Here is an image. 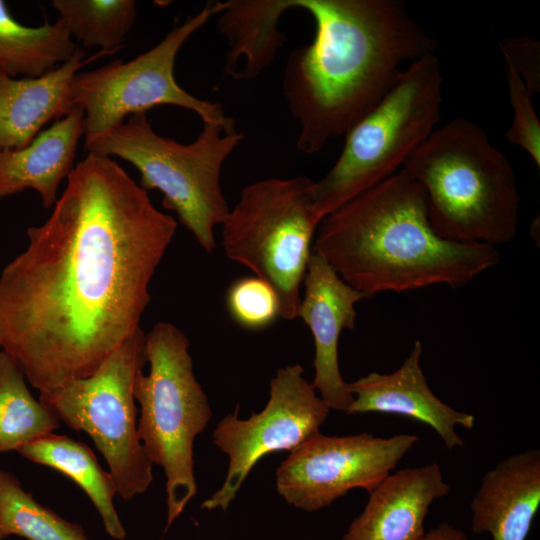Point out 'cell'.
Wrapping results in <instances>:
<instances>
[{"label":"cell","mask_w":540,"mask_h":540,"mask_svg":"<svg viewBox=\"0 0 540 540\" xmlns=\"http://www.w3.org/2000/svg\"><path fill=\"white\" fill-rule=\"evenodd\" d=\"M177 229L111 157L89 153L0 275V348L40 393L92 375L140 328Z\"/></svg>","instance_id":"cell-1"},{"label":"cell","mask_w":540,"mask_h":540,"mask_svg":"<svg viewBox=\"0 0 540 540\" xmlns=\"http://www.w3.org/2000/svg\"><path fill=\"white\" fill-rule=\"evenodd\" d=\"M315 22L293 50L282 90L299 126L297 149L321 151L345 136L391 90L403 65L434 54L437 41L398 0H293Z\"/></svg>","instance_id":"cell-2"},{"label":"cell","mask_w":540,"mask_h":540,"mask_svg":"<svg viewBox=\"0 0 540 540\" xmlns=\"http://www.w3.org/2000/svg\"><path fill=\"white\" fill-rule=\"evenodd\" d=\"M312 252L367 298L433 285L456 289L500 261L494 246L439 237L424 189L403 168L324 217Z\"/></svg>","instance_id":"cell-3"},{"label":"cell","mask_w":540,"mask_h":540,"mask_svg":"<svg viewBox=\"0 0 540 540\" xmlns=\"http://www.w3.org/2000/svg\"><path fill=\"white\" fill-rule=\"evenodd\" d=\"M403 169L424 189L429 223L442 239L496 247L515 237V172L478 124L459 117L435 128Z\"/></svg>","instance_id":"cell-4"},{"label":"cell","mask_w":540,"mask_h":540,"mask_svg":"<svg viewBox=\"0 0 540 540\" xmlns=\"http://www.w3.org/2000/svg\"><path fill=\"white\" fill-rule=\"evenodd\" d=\"M234 119L205 121L189 144L158 135L146 113L103 132L85 136V149L95 155L117 156L140 174V186L162 193V205L176 213L179 222L198 244L211 253L216 247L215 228L221 226L229 206L221 186L224 163L243 139Z\"/></svg>","instance_id":"cell-5"},{"label":"cell","mask_w":540,"mask_h":540,"mask_svg":"<svg viewBox=\"0 0 540 540\" xmlns=\"http://www.w3.org/2000/svg\"><path fill=\"white\" fill-rule=\"evenodd\" d=\"M443 76L435 54L409 64L385 97L345 135L312 198L323 219L389 178L434 131L441 115Z\"/></svg>","instance_id":"cell-6"},{"label":"cell","mask_w":540,"mask_h":540,"mask_svg":"<svg viewBox=\"0 0 540 540\" xmlns=\"http://www.w3.org/2000/svg\"><path fill=\"white\" fill-rule=\"evenodd\" d=\"M189 346L174 324H154L145 334L149 373L140 371L134 383L140 406L138 437L166 478L167 528L197 493L194 441L212 417L208 397L194 375Z\"/></svg>","instance_id":"cell-7"},{"label":"cell","mask_w":540,"mask_h":540,"mask_svg":"<svg viewBox=\"0 0 540 540\" xmlns=\"http://www.w3.org/2000/svg\"><path fill=\"white\" fill-rule=\"evenodd\" d=\"M307 176L270 177L244 187L221 224L226 256L275 291L280 317L298 318L301 287L322 221Z\"/></svg>","instance_id":"cell-8"},{"label":"cell","mask_w":540,"mask_h":540,"mask_svg":"<svg viewBox=\"0 0 540 540\" xmlns=\"http://www.w3.org/2000/svg\"><path fill=\"white\" fill-rule=\"evenodd\" d=\"M147 363L139 328L90 376L39 395V401L75 431L86 432L101 452L117 495L131 499L153 481V463L137 432L134 383Z\"/></svg>","instance_id":"cell-9"},{"label":"cell","mask_w":540,"mask_h":540,"mask_svg":"<svg viewBox=\"0 0 540 540\" xmlns=\"http://www.w3.org/2000/svg\"><path fill=\"white\" fill-rule=\"evenodd\" d=\"M209 2L196 15L174 27L158 44L136 58L117 59L95 70L76 73L70 87L73 106L84 111V135L103 132L131 115L159 105L195 112L205 121H228L220 103L196 98L176 81L174 66L179 50L192 34L223 9Z\"/></svg>","instance_id":"cell-10"},{"label":"cell","mask_w":540,"mask_h":540,"mask_svg":"<svg viewBox=\"0 0 540 540\" xmlns=\"http://www.w3.org/2000/svg\"><path fill=\"white\" fill-rule=\"evenodd\" d=\"M330 410L299 363L279 368L270 380L268 402L259 413L240 419L237 406L218 422L213 443L227 455L228 469L222 486L201 508L227 510L260 459L298 449L320 433Z\"/></svg>","instance_id":"cell-11"},{"label":"cell","mask_w":540,"mask_h":540,"mask_svg":"<svg viewBox=\"0 0 540 540\" xmlns=\"http://www.w3.org/2000/svg\"><path fill=\"white\" fill-rule=\"evenodd\" d=\"M418 440L405 433L388 438L367 432L347 436L319 433L290 452L277 468V492L306 512L325 508L355 488L369 493Z\"/></svg>","instance_id":"cell-12"},{"label":"cell","mask_w":540,"mask_h":540,"mask_svg":"<svg viewBox=\"0 0 540 540\" xmlns=\"http://www.w3.org/2000/svg\"><path fill=\"white\" fill-rule=\"evenodd\" d=\"M298 317L310 329L315 345L312 386L330 409L347 412L353 402L338 362L339 337L353 329L356 304L367 297L348 285L320 256L312 252L303 280Z\"/></svg>","instance_id":"cell-13"},{"label":"cell","mask_w":540,"mask_h":540,"mask_svg":"<svg viewBox=\"0 0 540 540\" xmlns=\"http://www.w3.org/2000/svg\"><path fill=\"white\" fill-rule=\"evenodd\" d=\"M421 355L422 344L416 340L395 371L371 372L348 383L354 399L345 414L376 412L409 417L433 428L447 449L463 448L456 426L471 429L475 417L455 410L432 392L420 365Z\"/></svg>","instance_id":"cell-14"},{"label":"cell","mask_w":540,"mask_h":540,"mask_svg":"<svg viewBox=\"0 0 540 540\" xmlns=\"http://www.w3.org/2000/svg\"><path fill=\"white\" fill-rule=\"evenodd\" d=\"M449 491L437 463L390 473L341 540H420L429 507Z\"/></svg>","instance_id":"cell-15"},{"label":"cell","mask_w":540,"mask_h":540,"mask_svg":"<svg viewBox=\"0 0 540 540\" xmlns=\"http://www.w3.org/2000/svg\"><path fill=\"white\" fill-rule=\"evenodd\" d=\"M540 506V450L501 460L473 496L471 530L493 540H526Z\"/></svg>","instance_id":"cell-16"},{"label":"cell","mask_w":540,"mask_h":540,"mask_svg":"<svg viewBox=\"0 0 540 540\" xmlns=\"http://www.w3.org/2000/svg\"><path fill=\"white\" fill-rule=\"evenodd\" d=\"M110 54L100 51L86 59L77 48L65 63L36 78L15 79L0 70V150L28 146L45 124L66 116L74 107L70 87L77 71Z\"/></svg>","instance_id":"cell-17"},{"label":"cell","mask_w":540,"mask_h":540,"mask_svg":"<svg viewBox=\"0 0 540 540\" xmlns=\"http://www.w3.org/2000/svg\"><path fill=\"white\" fill-rule=\"evenodd\" d=\"M83 123V109L74 106L28 146L0 150V200L33 189L45 208L53 207L59 185L75 167L77 144L84 135Z\"/></svg>","instance_id":"cell-18"},{"label":"cell","mask_w":540,"mask_h":540,"mask_svg":"<svg viewBox=\"0 0 540 540\" xmlns=\"http://www.w3.org/2000/svg\"><path fill=\"white\" fill-rule=\"evenodd\" d=\"M293 0H230L218 16V30L228 51L224 76L253 80L274 60L286 37L278 27L283 14L294 9Z\"/></svg>","instance_id":"cell-19"},{"label":"cell","mask_w":540,"mask_h":540,"mask_svg":"<svg viewBox=\"0 0 540 540\" xmlns=\"http://www.w3.org/2000/svg\"><path fill=\"white\" fill-rule=\"evenodd\" d=\"M24 458L50 467L73 480L90 498L103 521L106 532L117 540L126 531L114 507L116 486L92 450L84 443L64 435L50 433L17 450Z\"/></svg>","instance_id":"cell-20"},{"label":"cell","mask_w":540,"mask_h":540,"mask_svg":"<svg viewBox=\"0 0 540 540\" xmlns=\"http://www.w3.org/2000/svg\"><path fill=\"white\" fill-rule=\"evenodd\" d=\"M77 47L58 19L38 27L19 23L0 0V70L15 78L40 77L65 63Z\"/></svg>","instance_id":"cell-21"},{"label":"cell","mask_w":540,"mask_h":540,"mask_svg":"<svg viewBox=\"0 0 540 540\" xmlns=\"http://www.w3.org/2000/svg\"><path fill=\"white\" fill-rule=\"evenodd\" d=\"M21 365L0 349V452L18 450L53 433L57 416L36 400Z\"/></svg>","instance_id":"cell-22"},{"label":"cell","mask_w":540,"mask_h":540,"mask_svg":"<svg viewBox=\"0 0 540 540\" xmlns=\"http://www.w3.org/2000/svg\"><path fill=\"white\" fill-rule=\"evenodd\" d=\"M71 37L85 47L115 53L136 20L133 0H53Z\"/></svg>","instance_id":"cell-23"},{"label":"cell","mask_w":540,"mask_h":540,"mask_svg":"<svg viewBox=\"0 0 540 540\" xmlns=\"http://www.w3.org/2000/svg\"><path fill=\"white\" fill-rule=\"evenodd\" d=\"M88 540L83 528L38 503L11 473L0 470V540Z\"/></svg>","instance_id":"cell-24"},{"label":"cell","mask_w":540,"mask_h":540,"mask_svg":"<svg viewBox=\"0 0 540 540\" xmlns=\"http://www.w3.org/2000/svg\"><path fill=\"white\" fill-rule=\"evenodd\" d=\"M232 319L243 328L261 330L280 317V305L274 289L264 280L252 276L236 280L226 295Z\"/></svg>","instance_id":"cell-25"},{"label":"cell","mask_w":540,"mask_h":540,"mask_svg":"<svg viewBox=\"0 0 540 540\" xmlns=\"http://www.w3.org/2000/svg\"><path fill=\"white\" fill-rule=\"evenodd\" d=\"M506 64L509 100L513 110L508 141L522 148L540 166V121L532 104V92L513 67Z\"/></svg>","instance_id":"cell-26"},{"label":"cell","mask_w":540,"mask_h":540,"mask_svg":"<svg viewBox=\"0 0 540 540\" xmlns=\"http://www.w3.org/2000/svg\"><path fill=\"white\" fill-rule=\"evenodd\" d=\"M505 63L510 64L532 94L540 92V43L533 37L514 36L499 42Z\"/></svg>","instance_id":"cell-27"},{"label":"cell","mask_w":540,"mask_h":540,"mask_svg":"<svg viewBox=\"0 0 540 540\" xmlns=\"http://www.w3.org/2000/svg\"><path fill=\"white\" fill-rule=\"evenodd\" d=\"M420 540H469L468 536L450 523L443 522L425 532Z\"/></svg>","instance_id":"cell-28"},{"label":"cell","mask_w":540,"mask_h":540,"mask_svg":"<svg viewBox=\"0 0 540 540\" xmlns=\"http://www.w3.org/2000/svg\"><path fill=\"white\" fill-rule=\"evenodd\" d=\"M1 349V348H0Z\"/></svg>","instance_id":"cell-29"}]
</instances>
